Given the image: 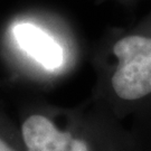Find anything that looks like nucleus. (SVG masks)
I'll return each instance as SVG.
<instances>
[{"instance_id":"obj_1","label":"nucleus","mask_w":151,"mask_h":151,"mask_svg":"<svg viewBox=\"0 0 151 151\" xmlns=\"http://www.w3.org/2000/svg\"><path fill=\"white\" fill-rule=\"evenodd\" d=\"M119 63L112 76L115 94L127 101L139 100L151 93V37L129 35L113 46Z\"/></svg>"},{"instance_id":"obj_2","label":"nucleus","mask_w":151,"mask_h":151,"mask_svg":"<svg viewBox=\"0 0 151 151\" xmlns=\"http://www.w3.org/2000/svg\"><path fill=\"white\" fill-rule=\"evenodd\" d=\"M22 134L27 151H90L85 141L60 130L53 121L40 114L25 120Z\"/></svg>"},{"instance_id":"obj_3","label":"nucleus","mask_w":151,"mask_h":151,"mask_svg":"<svg viewBox=\"0 0 151 151\" xmlns=\"http://www.w3.org/2000/svg\"><path fill=\"white\" fill-rule=\"evenodd\" d=\"M12 32L19 47L43 67L53 70L62 66L64 60L62 46L43 29L29 22H20Z\"/></svg>"},{"instance_id":"obj_4","label":"nucleus","mask_w":151,"mask_h":151,"mask_svg":"<svg viewBox=\"0 0 151 151\" xmlns=\"http://www.w3.org/2000/svg\"><path fill=\"white\" fill-rule=\"evenodd\" d=\"M0 151H15V150L7 142H5V141L0 138Z\"/></svg>"}]
</instances>
